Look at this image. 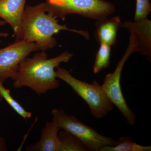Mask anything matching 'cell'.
Segmentation results:
<instances>
[{
    "instance_id": "3",
    "label": "cell",
    "mask_w": 151,
    "mask_h": 151,
    "mask_svg": "<svg viewBox=\"0 0 151 151\" xmlns=\"http://www.w3.org/2000/svg\"><path fill=\"white\" fill-rule=\"evenodd\" d=\"M55 73L58 78L68 84L87 103L91 114L95 119H103L113 110V104L96 80L90 84L81 81L61 68H57Z\"/></svg>"
},
{
    "instance_id": "14",
    "label": "cell",
    "mask_w": 151,
    "mask_h": 151,
    "mask_svg": "<svg viewBox=\"0 0 151 151\" xmlns=\"http://www.w3.org/2000/svg\"><path fill=\"white\" fill-rule=\"evenodd\" d=\"M4 82L0 78V95L11 108L24 119H29L32 117V113L24 109L18 102L12 96L10 90L6 89L4 85Z\"/></svg>"
},
{
    "instance_id": "4",
    "label": "cell",
    "mask_w": 151,
    "mask_h": 151,
    "mask_svg": "<svg viewBox=\"0 0 151 151\" xmlns=\"http://www.w3.org/2000/svg\"><path fill=\"white\" fill-rule=\"evenodd\" d=\"M131 35L129 42L127 50L117 64L113 73L105 76L102 89L113 105H115L124 116L128 124L134 125L137 117L136 115L129 108L123 95L121 85V77L124 64L131 55L139 51V44L134 32L129 31Z\"/></svg>"
},
{
    "instance_id": "18",
    "label": "cell",
    "mask_w": 151,
    "mask_h": 151,
    "mask_svg": "<svg viewBox=\"0 0 151 151\" xmlns=\"http://www.w3.org/2000/svg\"><path fill=\"white\" fill-rule=\"evenodd\" d=\"M6 24V22L5 21H4V20H0V27L5 25ZM9 35V34L8 33L0 32V37H6L8 36ZM1 41L0 40V43H1Z\"/></svg>"
},
{
    "instance_id": "9",
    "label": "cell",
    "mask_w": 151,
    "mask_h": 151,
    "mask_svg": "<svg viewBox=\"0 0 151 151\" xmlns=\"http://www.w3.org/2000/svg\"><path fill=\"white\" fill-rule=\"evenodd\" d=\"M60 129L53 121L47 122L41 132L39 140L28 146L27 151H59L58 134Z\"/></svg>"
},
{
    "instance_id": "11",
    "label": "cell",
    "mask_w": 151,
    "mask_h": 151,
    "mask_svg": "<svg viewBox=\"0 0 151 151\" xmlns=\"http://www.w3.org/2000/svg\"><path fill=\"white\" fill-rule=\"evenodd\" d=\"M121 24V19L117 16L111 19L105 17L97 20L95 23L96 36L100 44L111 46L115 45L117 32Z\"/></svg>"
},
{
    "instance_id": "12",
    "label": "cell",
    "mask_w": 151,
    "mask_h": 151,
    "mask_svg": "<svg viewBox=\"0 0 151 151\" xmlns=\"http://www.w3.org/2000/svg\"><path fill=\"white\" fill-rule=\"evenodd\" d=\"M59 151H88L87 148L78 138L70 132L60 130L58 134Z\"/></svg>"
},
{
    "instance_id": "15",
    "label": "cell",
    "mask_w": 151,
    "mask_h": 151,
    "mask_svg": "<svg viewBox=\"0 0 151 151\" xmlns=\"http://www.w3.org/2000/svg\"><path fill=\"white\" fill-rule=\"evenodd\" d=\"M111 46L104 44H100L96 53L93 67V71L96 74L107 68L110 65Z\"/></svg>"
},
{
    "instance_id": "17",
    "label": "cell",
    "mask_w": 151,
    "mask_h": 151,
    "mask_svg": "<svg viewBox=\"0 0 151 151\" xmlns=\"http://www.w3.org/2000/svg\"><path fill=\"white\" fill-rule=\"evenodd\" d=\"M1 128L0 126V151H8L7 146L4 139L1 135Z\"/></svg>"
},
{
    "instance_id": "5",
    "label": "cell",
    "mask_w": 151,
    "mask_h": 151,
    "mask_svg": "<svg viewBox=\"0 0 151 151\" xmlns=\"http://www.w3.org/2000/svg\"><path fill=\"white\" fill-rule=\"evenodd\" d=\"M47 12L64 20L71 14L99 20L107 17L116 10L113 4L105 0H45Z\"/></svg>"
},
{
    "instance_id": "13",
    "label": "cell",
    "mask_w": 151,
    "mask_h": 151,
    "mask_svg": "<svg viewBox=\"0 0 151 151\" xmlns=\"http://www.w3.org/2000/svg\"><path fill=\"white\" fill-rule=\"evenodd\" d=\"M115 145L103 147L100 151H151V146H142L132 142L129 137L120 138Z\"/></svg>"
},
{
    "instance_id": "2",
    "label": "cell",
    "mask_w": 151,
    "mask_h": 151,
    "mask_svg": "<svg viewBox=\"0 0 151 151\" xmlns=\"http://www.w3.org/2000/svg\"><path fill=\"white\" fill-rule=\"evenodd\" d=\"M62 30L76 33L86 39L89 38L86 32L70 29L66 25L59 24L56 18L47 12L46 3L26 6L22 22V39L39 44L48 49L56 45L53 36Z\"/></svg>"
},
{
    "instance_id": "19",
    "label": "cell",
    "mask_w": 151,
    "mask_h": 151,
    "mask_svg": "<svg viewBox=\"0 0 151 151\" xmlns=\"http://www.w3.org/2000/svg\"><path fill=\"white\" fill-rule=\"evenodd\" d=\"M3 100V99L2 97H1V96L0 95V102H1Z\"/></svg>"
},
{
    "instance_id": "10",
    "label": "cell",
    "mask_w": 151,
    "mask_h": 151,
    "mask_svg": "<svg viewBox=\"0 0 151 151\" xmlns=\"http://www.w3.org/2000/svg\"><path fill=\"white\" fill-rule=\"evenodd\" d=\"M151 23L147 18L134 22H126L122 25L134 31L139 42L138 52L149 58L151 55Z\"/></svg>"
},
{
    "instance_id": "16",
    "label": "cell",
    "mask_w": 151,
    "mask_h": 151,
    "mask_svg": "<svg viewBox=\"0 0 151 151\" xmlns=\"http://www.w3.org/2000/svg\"><path fill=\"white\" fill-rule=\"evenodd\" d=\"M151 11V4L149 0H136L134 22L147 19Z\"/></svg>"
},
{
    "instance_id": "1",
    "label": "cell",
    "mask_w": 151,
    "mask_h": 151,
    "mask_svg": "<svg viewBox=\"0 0 151 151\" xmlns=\"http://www.w3.org/2000/svg\"><path fill=\"white\" fill-rule=\"evenodd\" d=\"M73 54L65 51L58 56L48 58L45 51L27 57L20 65L13 86L15 89L27 87L38 95L46 94L60 86L55 69L60 63H67Z\"/></svg>"
},
{
    "instance_id": "6",
    "label": "cell",
    "mask_w": 151,
    "mask_h": 151,
    "mask_svg": "<svg viewBox=\"0 0 151 151\" xmlns=\"http://www.w3.org/2000/svg\"><path fill=\"white\" fill-rule=\"evenodd\" d=\"M51 115L52 121L60 130H65L74 135L88 151H100L103 147L115 145L118 142L112 138L100 134L75 116L67 114L63 109H53Z\"/></svg>"
},
{
    "instance_id": "8",
    "label": "cell",
    "mask_w": 151,
    "mask_h": 151,
    "mask_svg": "<svg viewBox=\"0 0 151 151\" xmlns=\"http://www.w3.org/2000/svg\"><path fill=\"white\" fill-rule=\"evenodd\" d=\"M26 0H0V18L10 25L17 40L22 39L21 25Z\"/></svg>"
},
{
    "instance_id": "7",
    "label": "cell",
    "mask_w": 151,
    "mask_h": 151,
    "mask_svg": "<svg viewBox=\"0 0 151 151\" xmlns=\"http://www.w3.org/2000/svg\"><path fill=\"white\" fill-rule=\"evenodd\" d=\"M47 50L43 45L23 39L0 48V78L4 82L8 79L14 80L21 63L30 54Z\"/></svg>"
}]
</instances>
